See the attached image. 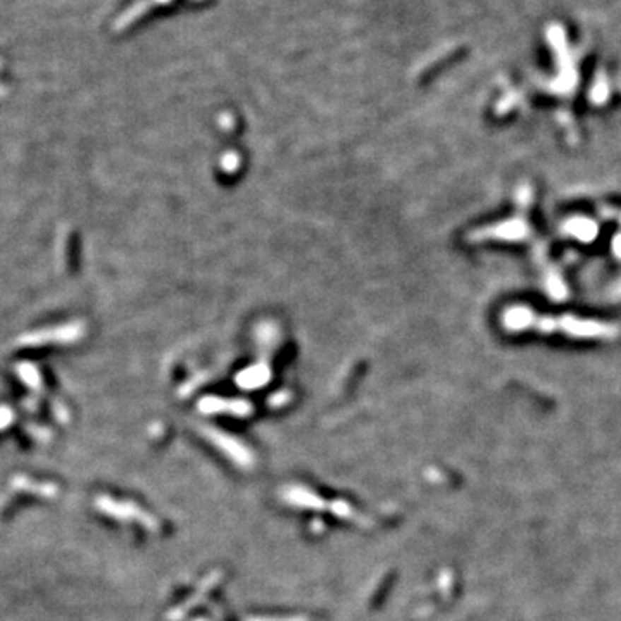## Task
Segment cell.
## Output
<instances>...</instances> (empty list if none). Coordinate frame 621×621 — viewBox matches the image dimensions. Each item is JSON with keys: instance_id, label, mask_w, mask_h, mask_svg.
<instances>
[{"instance_id": "1", "label": "cell", "mask_w": 621, "mask_h": 621, "mask_svg": "<svg viewBox=\"0 0 621 621\" xmlns=\"http://www.w3.org/2000/svg\"><path fill=\"white\" fill-rule=\"evenodd\" d=\"M252 621H306V620H292V618H271V620H268V618H259V620H252Z\"/></svg>"}]
</instances>
